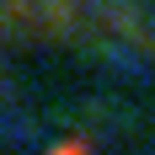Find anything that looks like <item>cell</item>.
<instances>
[{
	"mask_svg": "<svg viewBox=\"0 0 155 155\" xmlns=\"http://www.w3.org/2000/svg\"><path fill=\"white\" fill-rule=\"evenodd\" d=\"M54 155H86V144H59Z\"/></svg>",
	"mask_w": 155,
	"mask_h": 155,
	"instance_id": "1",
	"label": "cell"
}]
</instances>
